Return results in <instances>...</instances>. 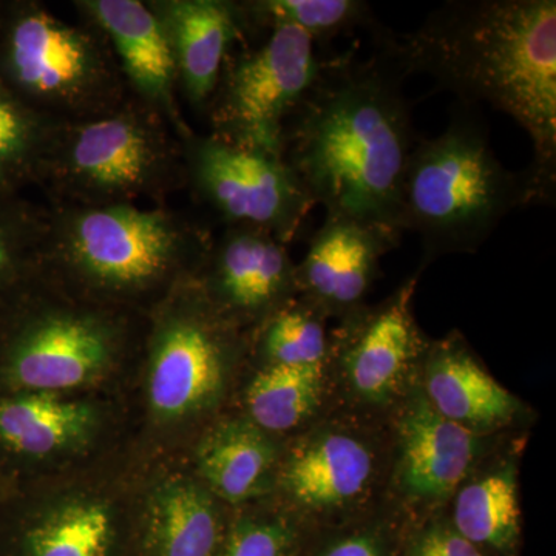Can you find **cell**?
Returning a JSON list of instances; mask_svg holds the SVG:
<instances>
[{"mask_svg": "<svg viewBox=\"0 0 556 556\" xmlns=\"http://www.w3.org/2000/svg\"><path fill=\"white\" fill-rule=\"evenodd\" d=\"M519 518L517 478L510 470L486 475L464 486L456 497L455 530L478 547H514Z\"/></svg>", "mask_w": 556, "mask_h": 556, "instance_id": "obj_23", "label": "cell"}, {"mask_svg": "<svg viewBox=\"0 0 556 556\" xmlns=\"http://www.w3.org/2000/svg\"><path fill=\"white\" fill-rule=\"evenodd\" d=\"M427 401L439 415L468 428L496 427L511 419L517 399L497 383L456 338L431 351Z\"/></svg>", "mask_w": 556, "mask_h": 556, "instance_id": "obj_17", "label": "cell"}, {"mask_svg": "<svg viewBox=\"0 0 556 556\" xmlns=\"http://www.w3.org/2000/svg\"><path fill=\"white\" fill-rule=\"evenodd\" d=\"M324 383V365L288 367L269 364L248 388L252 424L263 431H288L316 409Z\"/></svg>", "mask_w": 556, "mask_h": 556, "instance_id": "obj_24", "label": "cell"}, {"mask_svg": "<svg viewBox=\"0 0 556 556\" xmlns=\"http://www.w3.org/2000/svg\"><path fill=\"white\" fill-rule=\"evenodd\" d=\"M49 207L0 193V283L46 273Z\"/></svg>", "mask_w": 556, "mask_h": 556, "instance_id": "obj_26", "label": "cell"}, {"mask_svg": "<svg viewBox=\"0 0 556 556\" xmlns=\"http://www.w3.org/2000/svg\"><path fill=\"white\" fill-rule=\"evenodd\" d=\"M401 237L371 223L325 215L298 266V287L320 313L356 309L378 274L380 258Z\"/></svg>", "mask_w": 556, "mask_h": 556, "instance_id": "obj_14", "label": "cell"}, {"mask_svg": "<svg viewBox=\"0 0 556 556\" xmlns=\"http://www.w3.org/2000/svg\"><path fill=\"white\" fill-rule=\"evenodd\" d=\"M36 186L50 206H164L186 189L181 137L159 110L129 93L104 115L58 126Z\"/></svg>", "mask_w": 556, "mask_h": 556, "instance_id": "obj_5", "label": "cell"}, {"mask_svg": "<svg viewBox=\"0 0 556 556\" xmlns=\"http://www.w3.org/2000/svg\"><path fill=\"white\" fill-rule=\"evenodd\" d=\"M112 518L104 504L75 501L58 508L30 533L31 556H104Z\"/></svg>", "mask_w": 556, "mask_h": 556, "instance_id": "obj_27", "label": "cell"}, {"mask_svg": "<svg viewBox=\"0 0 556 556\" xmlns=\"http://www.w3.org/2000/svg\"><path fill=\"white\" fill-rule=\"evenodd\" d=\"M408 556H482V552L455 529L433 526L416 538Z\"/></svg>", "mask_w": 556, "mask_h": 556, "instance_id": "obj_30", "label": "cell"}, {"mask_svg": "<svg viewBox=\"0 0 556 556\" xmlns=\"http://www.w3.org/2000/svg\"><path fill=\"white\" fill-rule=\"evenodd\" d=\"M0 80L56 126L104 115L130 93L97 25L36 0L0 3Z\"/></svg>", "mask_w": 556, "mask_h": 556, "instance_id": "obj_6", "label": "cell"}, {"mask_svg": "<svg viewBox=\"0 0 556 556\" xmlns=\"http://www.w3.org/2000/svg\"><path fill=\"white\" fill-rule=\"evenodd\" d=\"M367 60L334 54L308 100L289 121L283 160L314 206L394 230L402 186L417 142L407 78L391 50V33L372 36Z\"/></svg>", "mask_w": 556, "mask_h": 556, "instance_id": "obj_1", "label": "cell"}, {"mask_svg": "<svg viewBox=\"0 0 556 556\" xmlns=\"http://www.w3.org/2000/svg\"><path fill=\"white\" fill-rule=\"evenodd\" d=\"M218 530L217 510L199 485L177 479L156 489L150 504L155 556H212Z\"/></svg>", "mask_w": 556, "mask_h": 556, "instance_id": "obj_21", "label": "cell"}, {"mask_svg": "<svg viewBox=\"0 0 556 556\" xmlns=\"http://www.w3.org/2000/svg\"><path fill=\"white\" fill-rule=\"evenodd\" d=\"M91 426V408L50 393L0 404V441L24 455L47 456L72 447L89 434Z\"/></svg>", "mask_w": 556, "mask_h": 556, "instance_id": "obj_20", "label": "cell"}, {"mask_svg": "<svg viewBox=\"0 0 556 556\" xmlns=\"http://www.w3.org/2000/svg\"><path fill=\"white\" fill-rule=\"evenodd\" d=\"M49 207L46 273L110 299H141L195 281L212 239L164 206Z\"/></svg>", "mask_w": 556, "mask_h": 556, "instance_id": "obj_3", "label": "cell"}, {"mask_svg": "<svg viewBox=\"0 0 556 556\" xmlns=\"http://www.w3.org/2000/svg\"><path fill=\"white\" fill-rule=\"evenodd\" d=\"M294 535L285 522L249 519L233 529L222 556H289Z\"/></svg>", "mask_w": 556, "mask_h": 556, "instance_id": "obj_29", "label": "cell"}, {"mask_svg": "<svg viewBox=\"0 0 556 556\" xmlns=\"http://www.w3.org/2000/svg\"><path fill=\"white\" fill-rule=\"evenodd\" d=\"M56 127L0 80V193H20L38 182Z\"/></svg>", "mask_w": 556, "mask_h": 556, "instance_id": "obj_25", "label": "cell"}, {"mask_svg": "<svg viewBox=\"0 0 556 556\" xmlns=\"http://www.w3.org/2000/svg\"><path fill=\"white\" fill-rule=\"evenodd\" d=\"M112 316L80 305L31 311L11 342V378L17 386L50 394L100 378L121 340L119 324Z\"/></svg>", "mask_w": 556, "mask_h": 556, "instance_id": "obj_9", "label": "cell"}, {"mask_svg": "<svg viewBox=\"0 0 556 556\" xmlns=\"http://www.w3.org/2000/svg\"><path fill=\"white\" fill-rule=\"evenodd\" d=\"M177 68L178 90L204 115L229 54L248 40L239 0H148Z\"/></svg>", "mask_w": 556, "mask_h": 556, "instance_id": "obj_13", "label": "cell"}, {"mask_svg": "<svg viewBox=\"0 0 556 556\" xmlns=\"http://www.w3.org/2000/svg\"><path fill=\"white\" fill-rule=\"evenodd\" d=\"M391 50L409 76L424 73L463 104L485 102L532 141L526 174L536 204L556 192L555 0H453Z\"/></svg>", "mask_w": 556, "mask_h": 556, "instance_id": "obj_2", "label": "cell"}, {"mask_svg": "<svg viewBox=\"0 0 556 556\" xmlns=\"http://www.w3.org/2000/svg\"><path fill=\"white\" fill-rule=\"evenodd\" d=\"M182 303L161 309L150 336V405L163 419L206 407L225 378L230 340L225 321L204 300Z\"/></svg>", "mask_w": 556, "mask_h": 556, "instance_id": "obj_10", "label": "cell"}, {"mask_svg": "<svg viewBox=\"0 0 556 556\" xmlns=\"http://www.w3.org/2000/svg\"><path fill=\"white\" fill-rule=\"evenodd\" d=\"M201 274L212 308L237 316L268 318L299 288L288 244L268 230L244 226L212 239L197 277Z\"/></svg>", "mask_w": 556, "mask_h": 556, "instance_id": "obj_11", "label": "cell"}, {"mask_svg": "<svg viewBox=\"0 0 556 556\" xmlns=\"http://www.w3.org/2000/svg\"><path fill=\"white\" fill-rule=\"evenodd\" d=\"M320 556H383L378 543L367 535H354L338 541Z\"/></svg>", "mask_w": 556, "mask_h": 556, "instance_id": "obj_31", "label": "cell"}, {"mask_svg": "<svg viewBox=\"0 0 556 556\" xmlns=\"http://www.w3.org/2000/svg\"><path fill=\"white\" fill-rule=\"evenodd\" d=\"M197 460L201 475L219 497L240 503L268 489L276 448L255 424L232 420L203 439Z\"/></svg>", "mask_w": 556, "mask_h": 556, "instance_id": "obj_19", "label": "cell"}, {"mask_svg": "<svg viewBox=\"0 0 556 556\" xmlns=\"http://www.w3.org/2000/svg\"><path fill=\"white\" fill-rule=\"evenodd\" d=\"M416 278L402 285L386 305L351 325L343 365L351 386L368 401H386L401 386L424 348L413 316Z\"/></svg>", "mask_w": 556, "mask_h": 556, "instance_id": "obj_15", "label": "cell"}, {"mask_svg": "<svg viewBox=\"0 0 556 556\" xmlns=\"http://www.w3.org/2000/svg\"><path fill=\"white\" fill-rule=\"evenodd\" d=\"M262 351L269 364L288 367L325 365L329 342L321 313L313 305L283 306L266 318Z\"/></svg>", "mask_w": 556, "mask_h": 556, "instance_id": "obj_28", "label": "cell"}, {"mask_svg": "<svg viewBox=\"0 0 556 556\" xmlns=\"http://www.w3.org/2000/svg\"><path fill=\"white\" fill-rule=\"evenodd\" d=\"M477 434L439 415L424 396L409 402L401 422V482L409 495L439 500L466 478L478 455Z\"/></svg>", "mask_w": 556, "mask_h": 556, "instance_id": "obj_16", "label": "cell"}, {"mask_svg": "<svg viewBox=\"0 0 556 556\" xmlns=\"http://www.w3.org/2000/svg\"><path fill=\"white\" fill-rule=\"evenodd\" d=\"M479 118L459 102L447 129L417 139L409 156L399 226L419 237L427 262L477 252L511 211L536 204L529 175L496 159Z\"/></svg>", "mask_w": 556, "mask_h": 556, "instance_id": "obj_4", "label": "cell"}, {"mask_svg": "<svg viewBox=\"0 0 556 556\" xmlns=\"http://www.w3.org/2000/svg\"><path fill=\"white\" fill-rule=\"evenodd\" d=\"M372 466L371 452L357 438L345 433L317 434L289 457L283 484L302 506H345L367 489Z\"/></svg>", "mask_w": 556, "mask_h": 556, "instance_id": "obj_18", "label": "cell"}, {"mask_svg": "<svg viewBox=\"0 0 556 556\" xmlns=\"http://www.w3.org/2000/svg\"><path fill=\"white\" fill-rule=\"evenodd\" d=\"M181 141L186 189L225 228L268 230L288 247L298 239L314 204L283 156L190 129Z\"/></svg>", "mask_w": 556, "mask_h": 556, "instance_id": "obj_8", "label": "cell"}, {"mask_svg": "<svg viewBox=\"0 0 556 556\" xmlns=\"http://www.w3.org/2000/svg\"><path fill=\"white\" fill-rule=\"evenodd\" d=\"M334 53L308 33L278 25L229 54L206 116L219 139L283 156L289 121L308 100Z\"/></svg>", "mask_w": 556, "mask_h": 556, "instance_id": "obj_7", "label": "cell"}, {"mask_svg": "<svg viewBox=\"0 0 556 556\" xmlns=\"http://www.w3.org/2000/svg\"><path fill=\"white\" fill-rule=\"evenodd\" d=\"M248 40L278 25H291L308 33L318 46L368 30L378 35L382 27L369 3L362 0H239Z\"/></svg>", "mask_w": 556, "mask_h": 556, "instance_id": "obj_22", "label": "cell"}, {"mask_svg": "<svg viewBox=\"0 0 556 556\" xmlns=\"http://www.w3.org/2000/svg\"><path fill=\"white\" fill-rule=\"evenodd\" d=\"M73 5L104 33L130 93L159 110L179 137L186 134L169 39L148 0H78Z\"/></svg>", "mask_w": 556, "mask_h": 556, "instance_id": "obj_12", "label": "cell"}]
</instances>
